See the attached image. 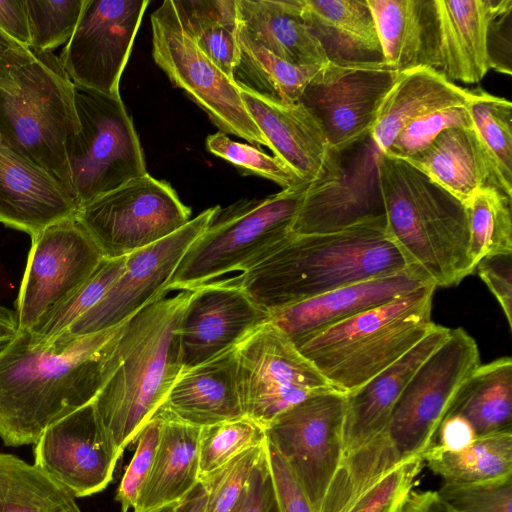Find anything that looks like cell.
Here are the masks:
<instances>
[{"mask_svg":"<svg viewBox=\"0 0 512 512\" xmlns=\"http://www.w3.org/2000/svg\"><path fill=\"white\" fill-rule=\"evenodd\" d=\"M126 322L42 345L18 330L0 348V439L6 446L35 444L48 426L95 399Z\"/></svg>","mask_w":512,"mask_h":512,"instance_id":"1","label":"cell"},{"mask_svg":"<svg viewBox=\"0 0 512 512\" xmlns=\"http://www.w3.org/2000/svg\"><path fill=\"white\" fill-rule=\"evenodd\" d=\"M411 266L386 219L329 234H290L265 257L229 278L268 312Z\"/></svg>","mask_w":512,"mask_h":512,"instance_id":"2","label":"cell"},{"mask_svg":"<svg viewBox=\"0 0 512 512\" xmlns=\"http://www.w3.org/2000/svg\"><path fill=\"white\" fill-rule=\"evenodd\" d=\"M191 291L164 295L125 323L93 400L118 450L136 441L183 369L179 325Z\"/></svg>","mask_w":512,"mask_h":512,"instance_id":"3","label":"cell"},{"mask_svg":"<svg viewBox=\"0 0 512 512\" xmlns=\"http://www.w3.org/2000/svg\"><path fill=\"white\" fill-rule=\"evenodd\" d=\"M479 365L472 336L461 327L450 329L411 376L382 433L342 460L336 476L342 491L356 498L399 464L422 457L435 444L458 389Z\"/></svg>","mask_w":512,"mask_h":512,"instance_id":"4","label":"cell"},{"mask_svg":"<svg viewBox=\"0 0 512 512\" xmlns=\"http://www.w3.org/2000/svg\"><path fill=\"white\" fill-rule=\"evenodd\" d=\"M377 165L390 237L436 287L458 285L475 271L464 204L405 160L380 151Z\"/></svg>","mask_w":512,"mask_h":512,"instance_id":"5","label":"cell"},{"mask_svg":"<svg viewBox=\"0 0 512 512\" xmlns=\"http://www.w3.org/2000/svg\"><path fill=\"white\" fill-rule=\"evenodd\" d=\"M435 284L328 327L296 346L330 386L350 393L391 366L435 325Z\"/></svg>","mask_w":512,"mask_h":512,"instance_id":"6","label":"cell"},{"mask_svg":"<svg viewBox=\"0 0 512 512\" xmlns=\"http://www.w3.org/2000/svg\"><path fill=\"white\" fill-rule=\"evenodd\" d=\"M32 51L12 70L14 91H0V133L73 197L66 143L80 127L74 84L53 52Z\"/></svg>","mask_w":512,"mask_h":512,"instance_id":"7","label":"cell"},{"mask_svg":"<svg viewBox=\"0 0 512 512\" xmlns=\"http://www.w3.org/2000/svg\"><path fill=\"white\" fill-rule=\"evenodd\" d=\"M308 183L220 209L188 248L166 291H191L232 272H245L291 234Z\"/></svg>","mask_w":512,"mask_h":512,"instance_id":"8","label":"cell"},{"mask_svg":"<svg viewBox=\"0 0 512 512\" xmlns=\"http://www.w3.org/2000/svg\"><path fill=\"white\" fill-rule=\"evenodd\" d=\"M79 131L66 143L72 194L82 206L147 174L133 120L118 95L74 85Z\"/></svg>","mask_w":512,"mask_h":512,"instance_id":"9","label":"cell"},{"mask_svg":"<svg viewBox=\"0 0 512 512\" xmlns=\"http://www.w3.org/2000/svg\"><path fill=\"white\" fill-rule=\"evenodd\" d=\"M152 58L173 86L183 90L225 134L255 147L268 143L245 109L238 85L193 41L183 28L172 0L151 14Z\"/></svg>","mask_w":512,"mask_h":512,"instance_id":"10","label":"cell"},{"mask_svg":"<svg viewBox=\"0 0 512 512\" xmlns=\"http://www.w3.org/2000/svg\"><path fill=\"white\" fill-rule=\"evenodd\" d=\"M76 219L105 259H117L182 228L191 209L167 181L147 173L80 206Z\"/></svg>","mask_w":512,"mask_h":512,"instance_id":"11","label":"cell"},{"mask_svg":"<svg viewBox=\"0 0 512 512\" xmlns=\"http://www.w3.org/2000/svg\"><path fill=\"white\" fill-rule=\"evenodd\" d=\"M236 356L244 417L264 428L306 398L334 390L271 321L239 343Z\"/></svg>","mask_w":512,"mask_h":512,"instance_id":"12","label":"cell"},{"mask_svg":"<svg viewBox=\"0 0 512 512\" xmlns=\"http://www.w3.org/2000/svg\"><path fill=\"white\" fill-rule=\"evenodd\" d=\"M346 395L336 390L306 398L265 427L266 438L280 453L320 512L343 460Z\"/></svg>","mask_w":512,"mask_h":512,"instance_id":"13","label":"cell"},{"mask_svg":"<svg viewBox=\"0 0 512 512\" xmlns=\"http://www.w3.org/2000/svg\"><path fill=\"white\" fill-rule=\"evenodd\" d=\"M399 73L383 61H329L311 79L299 102L320 123L329 147L341 152L370 135Z\"/></svg>","mask_w":512,"mask_h":512,"instance_id":"14","label":"cell"},{"mask_svg":"<svg viewBox=\"0 0 512 512\" xmlns=\"http://www.w3.org/2000/svg\"><path fill=\"white\" fill-rule=\"evenodd\" d=\"M104 259L76 217L51 224L32 236L16 301L18 330H31L78 289Z\"/></svg>","mask_w":512,"mask_h":512,"instance_id":"15","label":"cell"},{"mask_svg":"<svg viewBox=\"0 0 512 512\" xmlns=\"http://www.w3.org/2000/svg\"><path fill=\"white\" fill-rule=\"evenodd\" d=\"M220 209L210 207L173 234L126 256L124 271L104 297L60 335L80 337L113 328L167 295L166 287L186 251Z\"/></svg>","mask_w":512,"mask_h":512,"instance_id":"16","label":"cell"},{"mask_svg":"<svg viewBox=\"0 0 512 512\" xmlns=\"http://www.w3.org/2000/svg\"><path fill=\"white\" fill-rule=\"evenodd\" d=\"M148 0H86L59 61L74 85L119 94Z\"/></svg>","mask_w":512,"mask_h":512,"instance_id":"17","label":"cell"},{"mask_svg":"<svg viewBox=\"0 0 512 512\" xmlns=\"http://www.w3.org/2000/svg\"><path fill=\"white\" fill-rule=\"evenodd\" d=\"M371 135L340 152L337 172L309 184L291 226L295 235L329 234L386 219Z\"/></svg>","mask_w":512,"mask_h":512,"instance_id":"18","label":"cell"},{"mask_svg":"<svg viewBox=\"0 0 512 512\" xmlns=\"http://www.w3.org/2000/svg\"><path fill=\"white\" fill-rule=\"evenodd\" d=\"M421 66L454 83L480 82L491 70L488 38L512 0H422Z\"/></svg>","mask_w":512,"mask_h":512,"instance_id":"19","label":"cell"},{"mask_svg":"<svg viewBox=\"0 0 512 512\" xmlns=\"http://www.w3.org/2000/svg\"><path fill=\"white\" fill-rule=\"evenodd\" d=\"M121 455L92 401L44 430L34 465L75 498L86 497L109 485Z\"/></svg>","mask_w":512,"mask_h":512,"instance_id":"20","label":"cell"},{"mask_svg":"<svg viewBox=\"0 0 512 512\" xmlns=\"http://www.w3.org/2000/svg\"><path fill=\"white\" fill-rule=\"evenodd\" d=\"M268 321L270 313L229 278L191 290L179 325L183 369L236 347Z\"/></svg>","mask_w":512,"mask_h":512,"instance_id":"21","label":"cell"},{"mask_svg":"<svg viewBox=\"0 0 512 512\" xmlns=\"http://www.w3.org/2000/svg\"><path fill=\"white\" fill-rule=\"evenodd\" d=\"M238 90L273 156L303 182L314 184L337 172L340 152L329 147L320 123L301 102L274 100L239 85Z\"/></svg>","mask_w":512,"mask_h":512,"instance_id":"22","label":"cell"},{"mask_svg":"<svg viewBox=\"0 0 512 512\" xmlns=\"http://www.w3.org/2000/svg\"><path fill=\"white\" fill-rule=\"evenodd\" d=\"M431 283L434 284L422 269L411 265L394 274L343 286L271 311L270 321L297 346L336 323Z\"/></svg>","mask_w":512,"mask_h":512,"instance_id":"23","label":"cell"},{"mask_svg":"<svg viewBox=\"0 0 512 512\" xmlns=\"http://www.w3.org/2000/svg\"><path fill=\"white\" fill-rule=\"evenodd\" d=\"M79 206L43 167L12 147L0 133V222L30 237L75 218Z\"/></svg>","mask_w":512,"mask_h":512,"instance_id":"24","label":"cell"},{"mask_svg":"<svg viewBox=\"0 0 512 512\" xmlns=\"http://www.w3.org/2000/svg\"><path fill=\"white\" fill-rule=\"evenodd\" d=\"M449 331L450 328L435 324L399 360L358 389L345 394L343 459L382 433L411 376L447 338Z\"/></svg>","mask_w":512,"mask_h":512,"instance_id":"25","label":"cell"},{"mask_svg":"<svg viewBox=\"0 0 512 512\" xmlns=\"http://www.w3.org/2000/svg\"><path fill=\"white\" fill-rule=\"evenodd\" d=\"M154 416L200 428L244 417L237 386L236 347L183 369Z\"/></svg>","mask_w":512,"mask_h":512,"instance_id":"26","label":"cell"},{"mask_svg":"<svg viewBox=\"0 0 512 512\" xmlns=\"http://www.w3.org/2000/svg\"><path fill=\"white\" fill-rule=\"evenodd\" d=\"M404 160L463 204L484 187L512 198V190L504 184L473 126L445 129L427 147Z\"/></svg>","mask_w":512,"mask_h":512,"instance_id":"27","label":"cell"},{"mask_svg":"<svg viewBox=\"0 0 512 512\" xmlns=\"http://www.w3.org/2000/svg\"><path fill=\"white\" fill-rule=\"evenodd\" d=\"M236 12L244 33L277 57L303 67L329 62L302 17L299 0H236Z\"/></svg>","mask_w":512,"mask_h":512,"instance_id":"28","label":"cell"},{"mask_svg":"<svg viewBox=\"0 0 512 512\" xmlns=\"http://www.w3.org/2000/svg\"><path fill=\"white\" fill-rule=\"evenodd\" d=\"M471 97L472 90L448 81L428 67L401 71L380 107L370 135L385 153L410 122L438 110L467 106Z\"/></svg>","mask_w":512,"mask_h":512,"instance_id":"29","label":"cell"},{"mask_svg":"<svg viewBox=\"0 0 512 512\" xmlns=\"http://www.w3.org/2000/svg\"><path fill=\"white\" fill-rule=\"evenodd\" d=\"M304 21L332 62L383 61L367 0H299Z\"/></svg>","mask_w":512,"mask_h":512,"instance_id":"30","label":"cell"},{"mask_svg":"<svg viewBox=\"0 0 512 512\" xmlns=\"http://www.w3.org/2000/svg\"><path fill=\"white\" fill-rule=\"evenodd\" d=\"M200 427L163 419L153 465L133 512L185 500L199 484Z\"/></svg>","mask_w":512,"mask_h":512,"instance_id":"31","label":"cell"},{"mask_svg":"<svg viewBox=\"0 0 512 512\" xmlns=\"http://www.w3.org/2000/svg\"><path fill=\"white\" fill-rule=\"evenodd\" d=\"M452 414L464 417L477 436L512 431V359L479 365L454 396L446 416Z\"/></svg>","mask_w":512,"mask_h":512,"instance_id":"32","label":"cell"},{"mask_svg":"<svg viewBox=\"0 0 512 512\" xmlns=\"http://www.w3.org/2000/svg\"><path fill=\"white\" fill-rule=\"evenodd\" d=\"M237 46L234 82L274 100L299 101L306 86L320 69L296 66L277 57L248 37L239 26Z\"/></svg>","mask_w":512,"mask_h":512,"instance_id":"33","label":"cell"},{"mask_svg":"<svg viewBox=\"0 0 512 512\" xmlns=\"http://www.w3.org/2000/svg\"><path fill=\"white\" fill-rule=\"evenodd\" d=\"M424 464L447 483H478L512 476V431L478 436L468 447L445 451L432 445Z\"/></svg>","mask_w":512,"mask_h":512,"instance_id":"34","label":"cell"},{"mask_svg":"<svg viewBox=\"0 0 512 512\" xmlns=\"http://www.w3.org/2000/svg\"><path fill=\"white\" fill-rule=\"evenodd\" d=\"M197 46L230 78L237 59L236 0H172Z\"/></svg>","mask_w":512,"mask_h":512,"instance_id":"35","label":"cell"},{"mask_svg":"<svg viewBox=\"0 0 512 512\" xmlns=\"http://www.w3.org/2000/svg\"><path fill=\"white\" fill-rule=\"evenodd\" d=\"M0 512H81L61 485L12 454L0 453Z\"/></svg>","mask_w":512,"mask_h":512,"instance_id":"36","label":"cell"},{"mask_svg":"<svg viewBox=\"0 0 512 512\" xmlns=\"http://www.w3.org/2000/svg\"><path fill=\"white\" fill-rule=\"evenodd\" d=\"M383 62L398 72L421 66L422 0H367Z\"/></svg>","mask_w":512,"mask_h":512,"instance_id":"37","label":"cell"},{"mask_svg":"<svg viewBox=\"0 0 512 512\" xmlns=\"http://www.w3.org/2000/svg\"><path fill=\"white\" fill-rule=\"evenodd\" d=\"M511 201L499 190L484 187L464 203L470 256L475 267L488 255L512 252Z\"/></svg>","mask_w":512,"mask_h":512,"instance_id":"38","label":"cell"},{"mask_svg":"<svg viewBox=\"0 0 512 512\" xmlns=\"http://www.w3.org/2000/svg\"><path fill=\"white\" fill-rule=\"evenodd\" d=\"M126 257L104 259L93 274L73 293L46 313L28 331L32 344L55 339L93 308L124 271Z\"/></svg>","mask_w":512,"mask_h":512,"instance_id":"39","label":"cell"},{"mask_svg":"<svg viewBox=\"0 0 512 512\" xmlns=\"http://www.w3.org/2000/svg\"><path fill=\"white\" fill-rule=\"evenodd\" d=\"M472 126L512 190V103L482 89L472 90L467 104Z\"/></svg>","mask_w":512,"mask_h":512,"instance_id":"40","label":"cell"},{"mask_svg":"<svg viewBox=\"0 0 512 512\" xmlns=\"http://www.w3.org/2000/svg\"><path fill=\"white\" fill-rule=\"evenodd\" d=\"M265 428L242 417L202 427L199 436V477L225 465L246 450L266 442Z\"/></svg>","mask_w":512,"mask_h":512,"instance_id":"41","label":"cell"},{"mask_svg":"<svg viewBox=\"0 0 512 512\" xmlns=\"http://www.w3.org/2000/svg\"><path fill=\"white\" fill-rule=\"evenodd\" d=\"M86 0H26L30 48L52 52L68 42L79 22Z\"/></svg>","mask_w":512,"mask_h":512,"instance_id":"42","label":"cell"},{"mask_svg":"<svg viewBox=\"0 0 512 512\" xmlns=\"http://www.w3.org/2000/svg\"><path fill=\"white\" fill-rule=\"evenodd\" d=\"M261 446L237 455L220 468L199 477L206 499L203 512H231L242 497L254 468L266 450Z\"/></svg>","mask_w":512,"mask_h":512,"instance_id":"43","label":"cell"},{"mask_svg":"<svg viewBox=\"0 0 512 512\" xmlns=\"http://www.w3.org/2000/svg\"><path fill=\"white\" fill-rule=\"evenodd\" d=\"M205 147L211 154L233 164L244 175L271 180L283 189L305 183L274 156L253 145L233 141L222 131L208 135Z\"/></svg>","mask_w":512,"mask_h":512,"instance_id":"44","label":"cell"},{"mask_svg":"<svg viewBox=\"0 0 512 512\" xmlns=\"http://www.w3.org/2000/svg\"><path fill=\"white\" fill-rule=\"evenodd\" d=\"M424 465L422 457L399 464L363 491L347 512H399Z\"/></svg>","mask_w":512,"mask_h":512,"instance_id":"45","label":"cell"},{"mask_svg":"<svg viewBox=\"0 0 512 512\" xmlns=\"http://www.w3.org/2000/svg\"><path fill=\"white\" fill-rule=\"evenodd\" d=\"M439 497L454 512H512V476L478 483H447Z\"/></svg>","mask_w":512,"mask_h":512,"instance_id":"46","label":"cell"},{"mask_svg":"<svg viewBox=\"0 0 512 512\" xmlns=\"http://www.w3.org/2000/svg\"><path fill=\"white\" fill-rule=\"evenodd\" d=\"M459 126L472 127L467 106L432 112L407 124L385 154L404 160L427 147L443 130Z\"/></svg>","mask_w":512,"mask_h":512,"instance_id":"47","label":"cell"},{"mask_svg":"<svg viewBox=\"0 0 512 512\" xmlns=\"http://www.w3.org/2000/svg\"><path fill=\"white\" fill-rule=\"evenodd\" d=\"M163 419L154 416L140 431L135 453L127 466L116 493L121 512L135 507L151 471L160 441Z\"/></svg>","mask_w":512,"mask_h":512,"instance_id":"48","label":"cell"},{"mask_svg":"<svg viewBox=\"0 0 512 512\" xmlns=\"http://www.w3.org/2000/svg\"><path fill=\"white\" fill-rule=\"evenodd\" d=\"M267 456L276 512H314L286 461L268 441Z\"/></svg>","mask_w":512,"mask_h":512,"instance_id":"49","label":"cell"},{"mask_svg":"<svg viewBox=\"0 0 512 512\" xmlns=\"http://www.w3.org/2000/svg\"><path fill=\"white\" fill-rule=\"evenodd\" d=\"M475 270L500 304L512 328V252L482 258Z\"/></svg>","mask_w":512,"mask_h":512,"instance_id":"50","label":"cell"},{"mask_svg":"<svg viewBox=\"0 0 512 512\" xmlns=\"http://www.w3.org/2000/svg\"><path fill=\"white\" fill-rule=\"evenodd\" d=\"M231 512H276L267 444L242 497Z\"/></svg>","mask_w":512,"mask_h":512,"instance_id":"51","label":"cell"},{"mask_svg":"<svg viewBox=\"0 0 512 512\" xmlns=\"http://www.w3.org/2000/svg\"><path fill=\"white\" fill-rule=\"evenodd\" d=\"M511 12L508 9L493 21L488 38L491 69L511 75Z\"/></svg>","mask_w":512,"mask_h":512,"instance_id":"52","label":"cell"},{"mask_svg":"<svg viewBox=\"0 0 512 512\" xmlns=\"http://www.w3.org/2000/svg\"><path fill=\"white\" fill-rule=\"evenodd\" d=\"M0 30L14 41L30 48L26 0H0Z\"/></svg>","mask_w":512,"mask_h":512,"instance_id":"53","label":"cell"},{"mask_svg":"<svg viewBox=\"0 0 512 512\" xmlns=\"http://www.w3.org/2000/svg\"><path fill=\"white\" fill-rule=\"evenodd\" d=\"M472 425L457 414L447 415L438 430L435 445L445 451H459L477 438Z\"/></svg>","mask_w":512,"mask_h":512,"instance_id":"54","label":"cell"},{"mask_svg":"<svg viewBox=\"0 0 512 512\" xmlns=\"http://www.w3.org/2000/svg\"><path fill=\"white\" fill-rule=\"evenodd\" d=\"M33 55L31 48H27L14 41L0 30V91L12 93L16 83L13 80L12 70Z\"/></svg>","mask_w":512,"mask_h":512,"instance_id":"55","label":"cell"},{"mask_svg":"<svg viewBox=\"0 0 512 512\" xmlns=\"http://www.w3.org/2000/svg\"><path fill=\"white\" fill-rule=\"evenodd\" d=\"M399 512H454L438 495L437 491L413 490Z\"/></svg>","mask_w":512,"mask_h":512,"instance_id":"56","label":"cell"},{"mask_svg":"<svg viewBox=\"0 0 512 512\" xmlns=\"http://www.w3.org/2000/svg\"><path fill=\"white\" fill-rule=\"evenodd\" d=\"M18 332V319L15 310L0 304V348L10 342Z\"/></svg>","mask_w":512,"mask_h":512,"instance_id":"57","label":"cell"},{"mask_svg":"<svg viewBox=\"0 0 512 512\" xmlns=\"http://www.w3.org/2000/svg\"><path fill=\"white\" fill-rule=\"evenodd\" d=\"M206 495L200 484L182 501L177 512H203Z\"/></svg>","mask_w":512,"mask_h":512,"instance_id":"58","label":"cell"},{"mask_svg":"<svg viewBox=\"0 0 512 512\" xmlns=\"http://www.w3.org/2000/svg\"><path fill=\"white\" fill-rule=\"evenodd\" d=\"M181 503L182 502L173 503V504L162 506L160 508H157V509H154V510H151V511H148V512H177V510H178V508H179Z\"/></svg>","mask_w":512,"mask_h":512,"instance_id":"59","label":"cell"}]
</instances>
